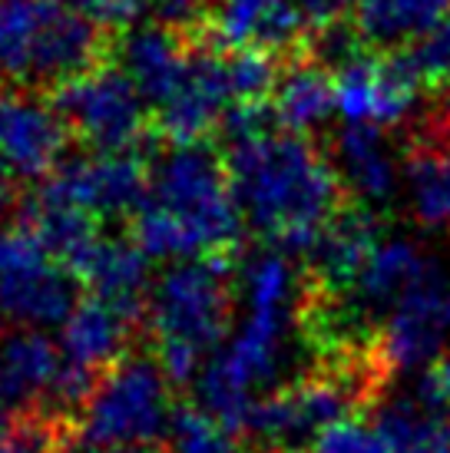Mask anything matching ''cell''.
<instances>
[{
  "instance_id": "cell-16",
  "label": "cell",
  "mask_w": 450,
  "mask_h": 453,
  "mask_svg": "<svg viewBox=\"0 0 450 453\" xmlns=\"http://www.w3.org/2000/svg\"><path fill=\"white\" fill-rule=\"evenodd\" d=\"M76 278L97 298L116 304L120 311L143 325L152 285L150 255L133 242V235H100L93 252L87 255V262L76 268Z\"/></svg>"
},
{
  "instance_id": "cell-34",
  "label": "cell",
  "mask_w": 450,
  "mask_h": 453,
  "mask_svg": "<svg viewBox=\"0 0 450 453\" xmlns=\"http://www.w3.org/2000/svg\"><path fill=\"white\" fill-rule=\"evenodd\" d=\"M93 453H163V447H156V443H133V447H106V450Z\"/></svg>"
},
{
  "instance_id": "cell-5",
  "label": "cell",
  "mask_w": 450,
  "mask_h": 453,
  "mask_svg": "<svg viewBox=\"0 0 450 453\" xmlns=\"http://www.w3.org/2000/svg\"><path fill=\"white\" fill-rule=\"evenodd\" d=\"M238 258L199 255V262H173L150 285L143 325L152 341H182L202 354L222 348L236 315Z\"/></svg>"
},
{
  "instance_id": "cell-15",
  "label": "cell",
  "mask_w": 450,
  "mask_h": 453,
  "mask_svg": "<svg viewBox=\"0 0 450 453\" xmlns=\"http://www.w3.org/2000/svg\"><path fill=\"white\" fill-rule=\"evenodd\" d=\"M112 60L136 83L150 106H163L182 83L192 50L186 47L179 27L152 20L143 27H126L120 40L112 43Z\"/></svg>"
},
{
  "instance_id": "cell-31",
  "label": "cell",
  "mask_w": 450,
  "mask_h": 453,
  "mask_svg": "<svg viewBox=\"0 0 450 453\" xmlns=\"http://www.w3.org/2000/svg\"><path fill=\"white\" fill-rule=\"evenodd\" d=\"M417 397L438 411L450 414V354H438L431 365L424 367V374L417 380Z\"/></svg>"
},
{
  "instance_id": "cell-8",
  "label": "cell",
  "mask_w": 450,
  "mask_h": 453,
  "mask_svg": "<svg viewBox=\"0 0 450 453\" xmlns=\"http://www.w3.org/2000/svg\"><path fill=\"white\" fill-rule=\"evenodd\" d=\"M37 196L76 205L97 219H126L150 199V173L133 152L76 156L43 179Z\"/></svg>"
},
{
  "instance_id": "cell-30",
  "label": "cell",
  "mask_w": 450,
  "mask_h": 453,
  "mask_svg": "<svg viewBox=\"0 0 450 453\" xmlns=\"http://www.w3.org/2000/svg\"><path fill=\"white\" fill-rule=\"evenodd\" d=\"M143 13H150L156 24L169 27H202L209 0H139Z\"/></svg>"
},
{
  "instance_id": "cell-25",
  "label": "cell",
  "mask_w": 450,
  "mask_h": 453,
  "mask_svg": "<svg viewBox=\"0 0 450 453\" xmlns=\"http://www.w3.org/2000/svg\"><path fill=\"white\" fill-rule=\"evenodd\" d=\"M278 57L259 47H238L225 50V73L236 103H255L268 100L278 80Z\"/></svg>"
},
{
  "instance_id": "cell-29",
  "label": "cell",
  "mask_w": 450,
  "mask_h": 453,
  "mask_svg": "<svg viewBox=\"0 0 450 453\" xmlns=\"http://www.w3.org/2000/svg\"><path fill=\"white\" fill-rule=\"evenodd\" d=\"M66 4L87 20H93L100 30H126L143 13L139 0H66Z\"/></svg>"
},
{
  "instance_id": "cell-10",
  "label": "cell",
  "mask_w": 450,
  "mask_h": 453,
  "mask_svg": "<svg viewBox=\"0 0 450 453\" xmlns=\"http://www.w3.org/2000/svg\"><path fill=\"white\" fill-rule=\"evenodd\" d=\"M444 291H447V278L444 272H438L407 291L404 302L377 325L371 338V357L384 378L427 367L440 354L450 325Z\"/></svg>"
},
{
  "instance_id": "cell-6",
  "label": "cell",
  "mask_w": 450,
  "mask_h": 453,
  "mask_svg": "<svg viewBox=\"0 0 450 453\" xmlns=\"http://www.w3.org/2000/svg\"><path fill=\"white\" fill-rule=\"evenodd\" d=\"M80 278L60 265L27 219L0 222V318L17 327L63 325L80 302Z\"/></svg>"
},
{
  "instance_id": "cell-19",
  "label": "cell",
  "mask_w": 450,
  "mask_h": 453,
  "mask_svg": "<svg viewBox=\"0 0 450 453\" xmlns=\"http://www.w3.org/2000/svg\"><path fill=\"white\" fill-rule=\"evenodd\" d=\"M450 17V0H354V30L371 50H404Z\"/></svg>"
},
{
  "instance_id": "cell-18",
  "label": "cell",
  "mask_w": 450,
  "mask_h": 453,
  "mask_svg": "<svg viewBox=\"0 0 450 453\" xmlns=\"http://www.w3.org/2000/svg\"><path fill=\"white\" fill-rule=\"evenodd\" d=\"M335 165L348 192H354V199L368 202V205L388 202L398 192L400 169L381 127L348 123L335 136Z\"/></svg>"
},
{
  "instance_id": "cell-17",
  "label": "cell",
  "mask_w": 450,
  "mask_h": 453,
  "mask_svg": "<svg viewBox=\"0 0 450 453\" xmlns=\"http://www.w3.org/2000/svg\"><path fill=\"white\" fill-rule=\"evenodd\" d=\"M136 327L143 325L133 321L126 311H120L116 304L103 302L97 295H87L76 302L70 318L63 321L60 351L66 361L103 374L120 357H126Z\"/></svg>"
},
{
  "instance_id": "cell-28",
  "label": "cell",
  "mask_w": 450,
  "mask_h": 453,
  "mask_svg": "<svg viewBox=\"0 0 450 453\" xmlns=\"http://www.w3.org/2000/svg\"><path fill=\"white\" fill-rule=\"evenodd\" d=\"M66 424L50 414H27L11 434L0 437V453H63Z\"/></svg>"
},
{
  "instance_id": "cell-4",
  "label": "cell",
  "mask_w": 450,
  "mask_h": 453,
  "mask_svg": "<svg viewBox=\"0 0 450 453\" xmlns=\"http://www.w3.org/2000/svg\"><path fill=\"white\" fill-rule=\"evenodd\" d=\"M150 199L192 232L199 255L238 258L245 219L229 186L225 159L206 142H169L150 173Z\"/></svg>"
},
{
  "instance_id": "cell-9",
  "label": "cell",
  "mask_w": 450,
  "mask_h": 453,
  "mask_svg": "<svg viewBox=\"0 0 450 453\" xmlns=\"http://www.w3.org/2000/svg\"><path fill=\"white\" fill-rule=\"evenodd\" d=\"M335 80V106L345 123H371V127H400L417 113V96L424 83L414 76L400 53L371 57L361 53L348 64L331 70Z\"/></svg>"
},
{
  "instance_id": "cell-24",
  "label": "cell",
  "mask_w": 450,
  "mask_h": 453,
  "mask_svg": "<svg viewBox=\"0 0 450 453\" xmlns=\"http://www.w3.org/2000/svg\"><path fill=\"white\" fill-rule=\"evenodd\" d=\"M163 453H238L236 434L196 403H179L169 420Z\"/></svg>"
},
{
  "instance_id": "cell-33",
  "label": "cell",
  "mask_w": 450,
  "mask_h": 453,
  "mask_svg": "<svg viewBox=\"0 0 450 453\" xmlns=\"http://www.w3.org/2000/svg\"><path fill=\"white\" fill-rule=\"evenodd\" d=\"M17 182L20 179H13L11 173H4L0 169V222L13 212V205H17Z\"/></svg>"
},
{
  "instance_id": "cell-11",
  "label": "cell",
  "mask_w": 450,
  "mask_h": 453,
  "mask_svg": "<svg viewBox=\"0 0 450 453\" xmlns=\"http://www.w3.org/2000/svg\"><path fill=\"white\" fill-rule=\"evenodd\" d=\"M70 127L53 103L27 89H0V169L13 179H47L63 163Z\"/></svg>"
},
{
  "instance_id": "cell-14",
  "label": "cell",
  "mask_w": 450,
  "mask_h": 453,
  "mask_svg": "<svg viewBox=\"0 0 450 453\" xmlns=\"http://www.w3.org/2000/svg\"><path fill=\"white\" fill-rule=\"evenodd\" d=\"M202 24L219 50L259 47L282 57L308 43L299 0H209Z\"/></svg>"
},
{
  "instance_id": "cell-12",
  "label": "cell",
  "mask_w": 450,
  "mask_h": 453,
  "mask_svg": "<svg viewBox=\"0 0 450 453\" xmlns=\"http://www.w3.org/2000/svg\"><path fill=\"white\" fill-rule=\"evenodd\" d=\"M236 103L229 73H225V50L199 47L192 50L182 83L163 106H156V133L166 142H206L219 133L225 110Z\"/></svg>"
},
{
  "instance_id": "cell-22",
  "label": "cell",
  "mask_w": 450,
  "mask_h": 453,
  "mask_svg": "<svg viewBox=\"0 0 450 453\" xmlns=\"http://www.w3.org/2000/svg\"><path fill=\"white\" fill-rule=\"evenodd\" d=\"M371 424L388 441L391 453L407 450H447L450 453V414L414 397L375 401Z\"/></svg>"
},
{
  "instance_id": "cell-13",
  "label": "cell",
  "mask_w": 450,
  "mask_h": 453,
  "mask_svg": "<svg viewBox=\"0 0 450 453\" xmlns=\"http://www.w3.org/2000/svg\"><path fill=\"white\" fill-rule=\"evenodd\" d=\"M381 245V219L361 199H348L322 228L305 255V285L322 295H341L354 285L368 258Z\"/></svg>"
},
{
  "instance_id": "cell-27",
  "label": "cell",
  "mask_w": 450,
  "mask_h": 453,
  "mask_svg": "<svg viewBox=\"0 0 450 453\" xmlns=\"http://www.w3.org/2000/svg\"><path fill=\"white\" fill-rule=\"evenodd\" d=\"M301 453H391V447L371 420L351 414L318 430Z\"/></svg>"
},
{
  "instance_id": "cell-32",
  "label": "cell",
  "mask_w": 450,
  "mask_h": 453,
  "mask_svg": "<svg viewBox=\"0 0 450 453\" xmlns=\"http://www.w3.org/2000/svg\"><path fill=\"white\" fill-rule=\"evenodd\" d=\"M24 407H27V403L20 401V394H17V388L11 384V378H7L4 365H0V437H4V434H11V430L20 424Z\"/></svg>"
},
{
  "instance_id": "cell-35",
  "label": "cell",
  "mask_w": 450,
  "mask_h": 453,
  "mask_svg": "<svg viewBox=\"0 0 450 453\" xmlns=\"http://www.w3.org/2000/svg\"><path fill=\"white\" fill-rule=\"evenodd\" d=\"M407 453H447V450H407Z\"/></svg>"
},
{
  "instance_id": "cell-21",
  "label": "cell",
  "mask_w": 450,
  "mask_h": 453,
  "mask_svg": "<svg viewBox=\"0 0 450 453\" xmlns=\"http://www.w3.org/2000/svg\"><path fill=\"white\" fill-rule=\"evenodd\" d=\"M0 365L7 371L11 384L17 388V394H20V401L34 414L43 407L53 380L60 374L63 351L40 327H17L0 341Z\"/></svg>"
},
{
  "instance_id": "cell-3",
  "label": "cell",
  "mask_w": 450,
  "mask_h": 453,
  "mask_svg": "<svg viewBox=\"0 0 450 453\" xmlns=\"http://www.w3.org/2000/svg\"><path fill=\"white\" fill-rule=\"evenodd\" d=\"M103 53V30L66 0H0V76L60 87Z\"/></svg>"
},
{
  "instance_id": "cell-7",
  "label": "cell",
  "mask_w": 450,
  "mask_h": 453,
  "mask_svg": "<svg viewBox=\"0 0 450 453\" xmlns=\"http://www.w3.org/2000/svg\"><path fill=\"white\" fill-rule=\"evenodd\" d=\"M53 106L70 133L97 152H129L150 136V103L116 64H97L60 83Z\"/></svg>"
},
{
  "instance_id": "cell-36",
  "label": "cell",
  "mask_w": 450,
  "mask_h": 453,
  "mask_svg": "<svg viewBox=\"0 0 450 453\" xmlns=\"http://www.w3.org/2000/svg\"><path fill=\"white\" fill-rule=\"evenodd\" d=\"M338 4H341V7H348V4H354V0H338Z\"/></svg>"
},
{
  "instance_id": "cell-2",
  "label": "cell",
  "mask_w": 450,
  "mask_h": 453,
  "mask_svg": "<svg viewBox=\"0 0 450 453\" xmlns=\"http://www.w3.org/2000/svg\"><path fill=\"white\" fill-rule=\"evenodd\" d=\"M173 384L156 354H126L103 371L83 411L66 424L63 453L156 443L163 447L173 420Z\"/></svg>"
},
{
  "instance_id": "cell-26",
  "label": "cell",
  "mask_w": 450,
  "mask_h": 453,
  "mask_svg": "<svg viewBox=\"0 0 450 453\" xmlns=\"http://www.w3.org/2000/svg\"><path fill=\"white\" fill-rule=\"evenodd\" d=\"M404 57V64L411 66L414 76L434 89L450 87V17L444 24H438L431 34L417 37L414 43H407L404 50H394Z\"/></svg>"
},
{
  "instance_id": "cell-20",
  "label": "cell",
  "mask_w": 450,
  "mask_h": 453,
  "mask_svg": "<svg viewBox=\"0 0 450 453\" xmlns=\"http://www.w3.org/2000/svg\"><path fill=\"white\" fill-rule=\"evenodd\" d=\"M272 113L282 129L291 133H314L325 127L328 116L335 113V80L325 64H318L314 57L288 64L275 80L272 89Z\"/></svg>"
},
{
  "instance_id": "cell-1",
  "label": "cell",
  "mask_w": 450,
  "mask_h": 453,
  "mask_svg": "<svg viewBox=\"0 0 450 453\" xmlns=\"http://www.w3.org/2000/svg\"><path fill=\"white\" fill-rule=\"evenodd\" d=\"M225 173L245 226L272 249L301 258L351 199L338 165L305 133L291 129L225 142Z\"/></svg>"
},
{
  "instance_id": "cell-37",
  "label": "cell",
  "mask_w": 450,
  "mask_h": 453,
  "mask_svg": "<svg viewBox=\"0 0 450 453\" xmlns=\"http://www.w3.org/2000/svg\"><path fill=\"white\" fill-rule=\"evenodd\" d=\"M447 321H450V302H447Z\"/></svg>"
},
{
  "instance_id": "cell-23",
  "label": "cell",
  "mask_w": 450,
  "mask_h": 453,
  "mask_svg": "<svg viewBox=\"0 0 450 453\" xmlns=\"http://www.w3.org/2000/svg\"><path fill=\"white\" fill-rule=\"evenodd\" d=\"M129 235L156 262H182V258L199 255V242L192 239V232L152 199L143 202L139 212L133 215Z\"/></svg>"
}]
</instances>
